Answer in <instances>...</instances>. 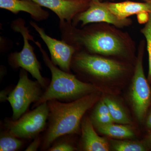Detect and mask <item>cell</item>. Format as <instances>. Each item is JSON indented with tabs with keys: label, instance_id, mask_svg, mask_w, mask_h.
Listing matches in <instances>:
<instances>
[{
	"label": "cell",
	"instance_id": "cell-4",
	"mask_svg": "<svg viewBox=\"0 0 151 151\" xmlns=\"http://www.w3.org/2000/svg\"><path fill=\"white\" fill-rule=\"evenodd\" d=\"M12 28L15 31L20 33L24 40L22 50L20 52L12 53L9 56V62L14 68L21 67L29 72L40 83L42 87L46 86L47 81L40 73V65L34 52V48L30 44L29 40H34L27 27L24 25L22 19H18L13 22Z\"/></svg>",
	"mask_w": 151,
	"mask_h": 151
},
{
	"label": "cell",
	"instance_id": "cell-14",
	"mask_svg": "<svg viewBox=\"0 0 151 151\" xmlns=\"http://www.w3.org/2000/svg\"><path fill=\"white\" fill-rule=\"evenodd\" d=\"M96 127L101 134L116 139H128L133 137L134 136L132 129L124 124L118 125L112 123Z\"/></svg>",
	"mask_w": 151,
	"mask_h": 151
},
{
	"label": "cell",
	"instance_id": "cell-18",
	"mask_svg": "<svg viewBox=\"0 0 151 151\" xmlns=\"http://www.w3.org/2000/svg\"><path fill=\"white\" fill-rule=\"evenodd\" d=\"M113 150L117 151H146L149 150L144 142L131 141H112Z\"/></svg>",
	"mask_w": 151,
	"mask_h": 151
},
{
	"label": "cell",
	"instance_id": "cell-27",
	"mask_svg": "<svg viewBox=\"0 0 151 151\" xmlns=\"http://www.w3.org/2000/svg\"><path fill=\"white\" fill-rule=\"evenodd\" d=\"M150 3V4H151V3Z\"/></svg>",
	"mask_w": 151,
	"mask_h": 151
},
{
	"label": "cell",
	"instance_id": "cell-8",
	"mask_svg": "<svg viewBox=\"0 0 151 151\" xmlns=\"http://www.w3.org/2000/svg\"><path fill=\"white\" fill-rule=\"evenodd\" d=\"M31 25L38 33L48 47L52 62L65 72L70 73L71 61L76 49L63 40H57L47 35L44 29L36 23L30 22Z\"/></svg>",
	"mask_w": 151,
	"mask_h": 151
},
{
	"label": "cell",
	"instance_id": "cell-23",
	"mask_svg": "<svg viewBox=\"0 0 151 151\" xmlns=\"http://www.w3.org/2000/svg\"><path fill=\"white\" fill-rule=\"evenodd\" d=\"M145 119L146 128L150 132L151 131V105L148 110Z\"/></svg>",
	"mask_w": 151,
	"mask_h": 151
},
{
	"label": "cell",
	"instance_id": "cell-1",
	"mask_svg": "<svg viewBox=\"0 0 151 151\" xmlns=\"http://www.w3.org/2000/svg\"><path fill=\"white\" fill-rule=\"evenodd\" d=\"M100 97V92L85 95L68 103L50 100L49 108L48 124L41 144L42 150H48L58 138L78 132L83 116Z\"/></svg>",
	"mask_w": 151,
	"mask_h": 151
},
{
	"label": "cell",
	"instance_id": "cell-16",
	"mask_svg": "<svg viewBox=\"0 0 151 151\" xmlns=\"http://www.w3.org/2000/svg\"><path fill=\"white\" fill-rule=\"evenodd\" d=\"M91 120L95 127L114 123L108 106L103 100L97 103L92 113Z\"/></svg>",
	"mask_w": 151,
	"mask_h": 151
},
{
	"label": "cell",
	"instance_id": "cell-24",
	"mask_svg": "<svg viewBox=\"0 0 151 151\" xmlns=\"http://www.w3.org/2000/svg\"><path fill=\"white\" fill-rule=\"evenodd\" d=\"M143 142L145 143L148 150H151V131L144 140Z\"/></svg>",
	"mask_w": 151,
	"mask_h": 151
},
{
	"label": "cell",
	"instance_id": "cell-2",
	"mask_svg": "<svg viewBox=\"0 0 151 151\" xmlns=\"http://www.w3.org/2000/svg\"><path fill=\"white\" fill-rule=\"evenodd\" d=\"M33 42L40 50L44 61L49 68L52 75L49 86L42 94L40 100L36 103V106L50 100L77 99L93 92H100L97 86L80 81L75 76L58 68L49 58L40 43L34 40Z\"/></svg>",
	"mask_w": 151,
	"mask_h": 151
},
{
	"label": "cell",
	"instance_id": "cell-19",
	"mask_svg": "<svg viewBox=\"0 0 151 151\" xmlns=\"http://www.w3.org/2000/svg\"><path fill=\"white\" fill-rule=\"evenodd\" d=\"M145 25L141 29V32L145 37L147 42V50L149 56V72L148 81L151 83V13H150V19L145 24Z\"/></svg>",
	"mask_w": 151,
	"mask_h": 151
},
{
	"label": "cell",
	"instance_id": "cell-7",
	"mask_svg": "<svg viewBox=\"0 0 151 151\" xmlns=\"http://www.w3.org/2000/svg\"><path fill=\"white\" fill-rule=\"evenodd\" d=\"M48 116V105L45 102L17 120H8L6 122L7 131L19 139H32L45 129Z\"/></svg>",
	"mask_w": 151,
	"mask_h": 151
},
{
	"label": "cell",
	"instance_id": "cell-21",
	"mask_svg": "<svg viewBox=\"0 0 151 151\" xmlns=\"http://www.w3.org/2000/svg\"><path fill=\"white\" fill-rule=\"evenodd\" d=\"M150 13L148 12H142L137 14L138 21L140 24L147 23L150 19Z\"/></svg>",
	"mask_w": 151,
	"mask_h": 151
},
{
	"label": "cell",
	"instance_id": "cell-15",
	"mask_svg": "<svg viewBox=\"0 0 151 151\" xmlns=\"http://www.w3.org/2000/svg\"><path fill=\"white\" fill-rule=\"evenodd\" d=\"M103 100L108 106L114 123L124 125L132 124L126 111L117 101L109 97H105Z\"/></svg>",
	"mask_w": 151,
	"mask_h": 151
},
{
	"label": "cell",
	"instance_id": "cell-5",
	"mask_svg": "<svg viewBox=\"0 0 151 151\" xmlns=\"http://www.w3.org/2000/svg\"><path fill=\"white\" fill-rule=\"evenodd\" d=\"M145 42H141L130 90V98L137 119L142 122L151 105V91L143 65Z\"/></svg>",
	"mask_w": 151,
	"mask_h": 151
},
{
	"label": "cell",
	"instance_id": "cell-26",
	"mask_svg": "<svg viewBox=\"0 0 151 151\" xmlns=\"http://www.w3.org/2000/svg\"><path fill=\"white\" fill-rule=\"evenodd\" d=\"M146 1V2L147 3H151V0H145Z\"/></svg>",
	"mask_w": 151,
	"mask_h": 151
},
{
	"label": "cell",
	"instance_id": "cell-3",
	"mask_svg": "<svg viewBox=\"0 0 151 151\" xmlns=\"http://www.w3.org/2000/svg\"><path fill=\"white\" fill-rule=\"evenodd\" d=\"M71 68L89 78L106 81L120 78L127 70L121 63L84 51L76 52Z\"/></svg>",
	"mask_w": 151,
	"mask_h": 151
},
{
	"label": "cell",
	"instance_id": "cell-25",
	"mask_svg": "<svg viewBox=\"0 0 151 151\" xmlns=\"http://www.w3.org/2000/svg\"><path fill=\"white\" fill-rule=\"evenodd\" d=\"M90 1L94 2H100V0H90Z\"/></svg>",
	"mask_w": 151,
	"mask_h": 151
},
{
	"label": "cell",
	"instance_id": "cell-17",
	"mask_svg": "<svg viewBox=\"0 0 151 151\" xmlns=\"http://www.w3.org/2000/svg\"><path fill=\"white\" fill-rule=\"evenodd\" d=\"M21 139L11 134L7 131L1 133L0 138V151L18 150L23 145V142Z\"/></svg>",
	"mask_w": 151,
	"mask_h": 151
},
{
	"label": "cell",
	"instance_id": "cell-10",
	"mask_svg": "<svg viewBox=\"0 0 151 151\" xmlns=\"http://www.w3.org/2000/svg\"><path fill=\"white\" fill-rule=\"evenodd\" d=\"M54 12L60 22L71 23L74 17L88 8L90 0H32Z\"/></svg>",
	"mask_w": 151,
	"mask_h": 151
},
{
	"label": "cell",
	"instance_id": "cell-9",
	"mask_svg": "<svg viewBox=\"0 0 151 151\" xmlns=\"http://www.w3.org/2000/svg\"><path fill=\"white\" fill-rule=\"evenodd\" d=\"M73 22H81L82 26L94 22H105L119 28L124 27L131 24L129 19H120L110 10L108 3L94 2L91 1L88 8L76 15Z\"/></svg>",
	"mask_w": 151,
	"mask_h": 151
},
{
	"label": "cell",
	"instance_id": "cell-13",
	"mask_svg": "<svg viewBox=\"0 0 151 151\" xmlns=\"http://www.w3.org/2000/svg\"><path fill=\"white\" fill-rule=\"evenodd\" d=\"M108 8L114 15L122 19L142 12L151 13V4L150 3L127 1L121 3H108Z\"/></svg>",
	"mask_w": 151,
	"mask_h": 151
},
{
	"label": "cell",
	"instance_id": "cell-6",
	"mask_svg": "<svg viewBox=\"0 0 151 151\" xmlns=\"http://www.w3.org/2000/svg\"><path fill=\"white\" fill-rule=\"evenodd\" d=\"M41 87L37 81H32L29 78L26 70L21 69L18 82L7 99L12 108V120L19 119L32 103H37L40 100L43 93Z\"/></svg>",
	"mask_w": 151,
	"mask_h": 151
},
{
	"label": "cell",
	"instance_id": "cell-11",
	"mask_svg": "<svg viewBox=\"0 0 151 151\" xmlns=\"http://www.w3.org/2000/svg\"><path fill=\"white\" fill-rule=\"evenodd\" d=\"M81 147L86 151H108L110 150L108 141L100 137L95 132L91 119L84 117L81 123Z\"/></svg>",
	"mask_w": 151,
	"mask_h": 151
},
{
	"label": "cell",
	"instance_id": "cell-22",
	"mask_svg": "<svg viewBox=\"0 0 151 151\" xmlns=\"http://www.w3.org/2000/svg\"><path fill=\"white\" fill-rule=\"evenodd\" d=\"M41 144V140L40 138L39 137H36L33 142L27 147L25 151H37Z\"/></svg>",
	"mask_w": 151,
	"mask_h": 151
},
{
	"label": "cell",
	"instance_id": "cell-12",
	"mask_svg": "<svg viewBox=\"0 0 151 151\" xmlns=\"http://www.w3.org/2000/svg\"><path fill=\"white\" fill-rule=\"evenodd\" d=\"M0 8L17 14L20 12L29 14L36 21L48 18L49 13L32 0H0Z\"/></svg>",
	"mask_w": 151,
	"mask_h": 151
},
{
	"label": "cell",
	"instance_id": "cell-20",
	"mask_svg": "<svg viewBox=\"0 0 151 151\" xmlns=\"http://www.w3.org/2000/svg\"><path fill=\"white\" fill-rule=\"evenodd\" d=\"M75 150L74 146L68 141H58L56 144L48 148L49 151H73Z\"/></svg>",
	"mask_w": 151,
	"mask_h": 151
}]
</instances>
